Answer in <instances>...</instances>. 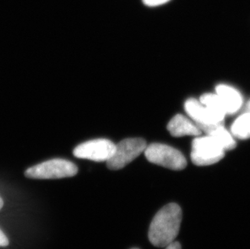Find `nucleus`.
<instances>
[{
    "mask_svg": "<svg viewBox=\"0 0 250 249\" xmlns=\"http://www.w3.org/2000/svg\"><path fill=\"white\" fill-rule=\"evenodd\" d=\"M182 219V209L175 203H170L159 210L149 228L148 237L151 245L166 248L174 242L179 233Z\"/></svg>",
    "mask_w": 250,
    "mask_h": 249,
    "instance_id": "1",
    "label": "nucleus"
},
{
    "mask_svg": "<svg viewBox=\"0 0 250 249\" xmlns=\"http://www.w3.org/2000/svg\"><path fill=\"white\" fill-rule=\"evenodd\" d=\"M78 173L75 164L64 159H53L29 167L24 172L28 178L38 180L72 177Z\"/></svg>",
    "mask_w": 250,
    "mask_h": 249,
    "instance_id": "2",
    "label": "nucleus"
},
{
    "mask_svg": "<svg viewBox=\"0 0 250 249\" xmlns=\"http://www.w3.org/2000/svg\"><path fill=\"white\" fill-rule=\"evenodd\" d=\"M144 154L149 162L171 170L180 171L187 167V160L183 154L177 149L165 144H151L146 146Z\"/></svg>",
    "mask_w": 250,
    "mask_h": 249,
    "instance_id": "3",
    "label": "nucleus"
},
{
    "mask_svg": "<svg viewBox=\"0 0 250 249\" xmlns=\"http://www.w3.org/2000/svg\"><path fill=\"white\" fill-rule=\"evenodd\" d=\"M224 153L222 146L209 135L198 137L192 144L191 160L197 166L216 164L224 157Z\"/></svg>",
    "mask_w": 250,
    "mask_h": 249,
    "instance_id": "4",
    "label": "nucleus"
},
{
    "mask_svg": "<svg viewBox=\"0 0 250 249\" xmlns=\"http://www.w3.org/2000/svg\"><path fill=\"white\" fill-rule=\"evenodd\" d=\"M145 140L139 138L124 139L115 145L112 157L106 162L110 170H119L125 167L144 152L146 147Z\"/></svg>",
    "mask_w": 250,
    "mask_h": 249,
    "instance_id": "5",
    "label": "nucleus"
},
{
    "mask_svg": "<svg viewBox=\"0 0 250 249\" xmlns=\"http://www.w3.org/2000/svg\"><path fill=\"white\" fill-rule=\"evenodd\" d=\"M115 150V144L109 139H98L85 142L74 149L73 155L79 159L95 162H107Z\"/></svg>",
    "mask_w": 250,
    "mask_h": 249,
    "instance_id": "6",
    "label": "nucleus"
},
{
    "mask_svg": "<svg viewBox=\"0 0 250 249\" xmlns=\"http://www.w3.org/2000/svg\"><path fill=\"white\" fill-rule=\"evenodd\" d=\"M185 109L187 114L198 125L201 130L207 133L209 129L217 124H223L222 121L216 118L200 101L190 98L185 104Z\"/></svg>",
    "mask_w": 250,
    "mask_h": 249,
    "instance_id": "7",
    "label": "nucleus"
},
{
    "mask_svg": "<svg viewBox=\"0 0 250 249\" xmlns=\"http://www.w3.org/2000/svg\"><path fill=\"white\" fill-rule=\"evenodd\" d=\"M167 130L174 137L199 136L201 129L198 125L182 114H177L167 124Z\"/></svg>",
    "mask_w": 250,
    "mask_h": 249,
    "instance_id": "8",
    "label": "nucleus"
},
{
    "mask_svg": "<svg viewBox=\"0 0 250 249\" xmlns=\"http://www.w3.org/2000/svg\"><path fill=\"white\" fill-rule=\"evenodd\" d=\"M215 92L225 106L227 114L236 113L242 106V96L236 88L229 85L220 84L215 87Z\"/></svg>",
    "mask_w": 250,
    "mask_h": 249,
    "instance_id": "9",
    "label": "nucleus"
},
{
    "mask_svg": "<svg viewBox=\"0 0 250 249\" xmlns=\"http://www.w3.org/2000/svg\"><path fill=\"white\" fill-rule=\"evenodd\" d=\"M207 135L212 137L224 150H233L236 146V143L231 132L228 131L223 124H217L209 129Z\"/></svg>",
    "mask_w": 250,
    "mask_h": 249,
    "instance_id": "10",
    "label": "nucleus"
},
{
    "mask_svg": "<svg viewBox=\"0 0 250 249\" xmlns=\"http://www.w3.org/2000/svg\"><path fill=\"white\" fill-rule=\"evenodd\" d=\"M201 103L206 106L216 118H219L220 121L224 122L225 116L227 114L226 108L223 104L222 101L220 97L216 93H207L200 97Z\"/></svg>",
    "mask_w": 250,
    "mask_h": 249,
    "instance_id": "11",
    "label": "nucleus"
},
{
    "mask_svg": "<svg viewBox=\"0 0 250 249\" xmlns=\"http://www.w3.org/2000/svg\"><path fill=\"white\" fill-rule=\"evenodd\" d=\"M231 133L236 139H250V113L247 112L236 118L231 125Z\"/></svg>",
    "mask_w": 250,
    "mask_h": 249,
    "instance_id": "12",
    "label": "nucleus"
},
{
    "mask_svg": "<svg viewBox=\"0 0 250 249\" xmlns=\"http://www.w3.org/2000/svg\"><path fill=\"white\" fill-rule=\"evenodd\" d=\"M171 0H143V2L147 7H157L166 4Z\"/></svg>",
    "mask_w": 250,
    "mask_h": 249,
    "instance_id": "13",
    "label": "nucleus"
},
{
    "mask_svg": "<svg viewBox=\"0 0 250 249\" xmlns=\"http://www.w3.org/2000/svg\"><path fill=\"white\" fill-rule=\"evenodd\" d=\"M8 245H9V240L5 235L4 233L0 230V247H7Z\"/></svg>",
    "mask_w": 250,
    "mask_h": 249,
    "instance_id": "14",
    "label": "nucleus"
},
{
    "mask_svg": "<svg viewBox=\"0 0 250 249\" xmlns=\"http://www.w3.org/2000/svg\"><path fill=\"white\" fill-rule=\"evenodd\" d=\"M166 249H182V246L180 245L179 242L174 241V242H172V244H170V245L166 246Z\"/></svg>",
    "mask_w": 250,
    "mask_h": 249,
    "instance_id": "15",
    "label": "nucleus"
},
{
    "mask_svg": "<svg viewBox=\"0 0 250 249\" xmlns=\"http://www.w3.org/2000/svg\"><path fill=\"white\" fill-rule=\"evenodd\" d=\"M2 207H3V201H2V198L0 197V210L2 209Z\"/></svg>",
    "mask_w": 250,
    "mask_h": 249,
    "instance_id": "16",
    "label": "nucleus"
},
{
    "mask_svg": "<svg viewBox=\"0 0 250 249\" xmlns=\"http://www.w3.org/2000/svg\"><path fill=\"white\" fill-rule=\"evenodd\" d=\"M246 109L248 111L249 113H250V101H249L248 103H247V105H246Z\"/></svg>",
    "mask_w": 250,
    "mask_h": 249,
    "instance_id": "17",
    "label": "nucleus"
},
{
    "mask_svg": "<svg viewBox=\"0 0 250 249\" xmlns=\"http://www.w3.org/2000/svg\"></svg>",
    "mask_w": 250,
    "mask_h": 249,
    "instance_id": "18",
    "label": "nucleus"
}]
</instances>
